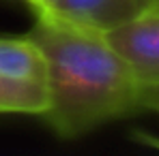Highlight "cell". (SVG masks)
<instances>
[{"instance_id": "obj_1", "label": "cell", "mask_w": 159, "mask_h": 156, "mask_svg": "<svg viewBox=\"0 0 159 156\" xmlns=\"http://www.w3.org/2000/svg\"><path fill=\"white\" fill-rule=\"evenodd\" d=\"M26 36L39 45L48 64L43 116L58 139H80L140 109L142 90L131 69L101 32L37 15Z\"/></svg>"}, {"instance_id": "obj_2", "label": "cell", "mask_w": 159, "mask_h": 156, "mask_svg": "<svg viewBox=\"0 0 159 156\" xmlns=\"http://www.w3.org/2000/svg\"><path fill=\"white\" fill-rule=\"evenodd\" d=\"M110 47L131 69L140 90L159 88V13L148 11L103 32Z\"/></svg>"}, {"instance_id": "obj_3", "label": "cell", "mask_w": 159, "mask_h": 156, "mask_svg": "<svg viewBox=\"0 0 159 156\" xmlns=\"http://www.w3.org/2000/svg\"><path fill=\"white\" fill-rule=\"evenodd\" d=\"M153 9L155 0H58L48 13L41 15L103 34Z\"/></svg>"}, {"instance_id": "obj_4", "label": "cell", "mask_w": 159, "mask_h": 156, "mask_svg": "<svg viewBox=\"0 0 159 156\" xmlns=\"http://www.w3.org/2000/svg\"><path fill=\"white\" fill-rule=\"evenodd\" d=\"M0 75L20 81L45 83L48 64L39 45L28 39H0Z\"/></svg>"}, {"instance_id": "obj_5", "label": "cell", "mask_w": 159, "mask_h": 156, "mask_svg": "<svg viewBox=\"0 0 159 156\" xmlns=\"http://www.w3.org/2000/svg\"><path fill=\"white\" fill-rule=\"evenodd\" d=\"M48 109L45 83L20 81L0 75V113H39Z\"/></svg>"}, {"instance_id": "obj_6", "label": "cell", "mask_w": 159, "mask_h": 156, "mask_svg": "<svg viewBox=\"0 0 159 156\" xmlns=\"http://www.w3.org/2000/svg\"><path fill=\"white\" fill-rule=\"evenodd\" d=\"M140 109H153L159 113V88L140 92Z\"/></svg>"}, {"instance_id": "obj_7", "label": "cell", "mask_w": 159, "mask_h": 156, "mask_svg": "<svg viewBox=\"0 0 159 156\" xmlns=\"http://www.w3.org/2000/svg\"><path fill=\"white\" fill-rule=\"evenodd\" d=\"M58 0H34V15H41V13H48L50 9H52L54 4H56Z\"/></svg>"}, {"instance_id": "obj_8", "label": "cell", "mask_w": 159, "mask_h": 156, "mask_svg": "<svg viewBox=\"0 0 159 156\" xmlns=\"http://www.w3.org/2000/svg\"><path fill=\"white\" fill-rule=\"evenodd\" d=\"M24 2H26L28 6H32V9H34V0H24Z\"/></svg>"}, {"instance_id": "obj_9", "label": "cell", "mask_w": 159, "mask_h": 156, "mask_svg": "<svg viewBox=\"0 0 159 156\" xmlns=\"http://www.w3.org/2000/svg\"><path fill=\"white\" fill-rule=\"evenodd\" d=\"M153 11H157V13H159V0H155V9H153Z\"/></svg>"}]
</instances>
